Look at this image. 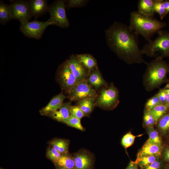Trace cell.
I'll use <instances>...</instances> for the list:
<instances>
[{"label": "cell", "instance_id": "obj_1", "mask_svg": "<svg viewBox=\"0 0 169 169\" xmlns=\"http://www.w3.org/2000/svg\"><path fill=\"white\" fill-rule=\"evenodd\" d=\"M109 48L128 64L145 63L138 35L129 26L115 21L105 31Z\"/></svg>", "mask_w": 169, "mask_h": 169}, {"label": "cell", "instance_id": "obj_2", "mask_svg": "<svg viewBox=\"0 0 169 169\" xmlns=\"http://www.w3.org/2000/svg\"><path fill=\"white\" fill-rule=\"evenodd\" d=\"M166 23L156 19L154 16L144 15L138 11L130 13L129 27L138 35L149 42L154 34L166 26Z\"/></svg>", "mask_w": 169, "mask_h": 169}, {"label": "cell", "instance_id": "obj_3", "mask_svg": "<svg viewBox=\"0 0 169 169\" xmlns=\"http://www.w3.org/2000/svg\"><path fill=\"white\" fill-rule=\"evenodd\" d=\"M163 59L157 57L149 63H145L147 68L143 75V82L148 92L159 88L168 80L169 64Z\"/></svg>", "mask_w": 169, "mask_h": 169}, {"label": "cell", "instance_id": "obj_4", "mask_svg": "<svg viewBox=\"0 0 169 169\" xmlns=\"http://www.w3.org/2000/svg\"><path fill=\"white\" fill-rule=\"evenodd\" d=\"M157 33L156 38L143 46L142 53L151 57L169 58V31L161 30Z\"/></svg>", "mask_w": 169, "mask_h": 169}, {"label": "cell", "instance_id": "obj_5", "mask_svg": "<svg viewBox=\"0 0 169 169\" xmlns=\"http://www.w3.org/2000/svg\"><path fill=\"white\" fill-rule=\"evenodd\" d=\"M95 100V106L104 110H111L115 109L119 102V92L113 83L102 90Z\"/></svg>", "mask_w": 169, "mask_h": 169}, {"label": "cell", "instance_id": "obj_6", "mask_svg": "<svg viewBox=\"0 0 169 169\" xmlns=\"http://www.w3.org/2000/svg\"><path fill=\"white\" fill-rule=\"evenodd\" d=\"M66 7L65 1L63 0L55 1L49 5L48 12L50 18L49 19L52 25H56L62 28H66L69 26Z\"/></svg>", "mask_w": 169, "mask_h": 169}, {"label": "cell", "instance_id": "obj_7", "mask_svg": "<svg viewBox=\"0 0 169 169\" xmlns=\"http://www.w3.org/2000/svg\"><path fill=\"white\" fill-rule=\"evenodd\" d=\"M20 23L19 30L26 37L36 39H40L46 28L52 25L49 19L45 22L35 19L31 22L23 20Z\"/></svg>", "mask_w": 169, "mask_h": 169}, {"label": "cell", "instance_id": "obj_8", "mask_svg": "<svg viewBox=\"0 0 169 169\" xmlns=\"http://www.w3.org/2000/svg\"><path fill=\"white\" fill-rule=\"evenodd\" d=\"M57 79L62 89L68 94L78 83L69 67L68 59L59 66L57 71Z\"/></svg>", "mask_w": 169, "mask_h": 169}, {"label": "cell", "instance_id": "obj_9", "mask_svg": "<svg viewBox=\"0 0 169 169\" xmlns=\"http://www.w3.org/2000/svg\"><path fill=\"white\" fill-rule=\"evenodd\" d=\"M71 101L80 100L90 98H96L97 94L86 79L78 82L71 90L68 94Z\"/></svg>", "mask_w": 169, "mask_h": 169}, {"label": "cell", "instance_id": "obj_10", "mask_svg": "<svg viewBox=\"0 0 169 169\" xmlns=\"http://www.w3.org/2000/svg\"><path fill=\"white\" fill-rule=\"evenodd\" d=\"M10 4L12 19L20 22L23 20L29 21L32 17L29 9L28 0H18L11 1Z\"/></svg>", "mask_w": 169, "mask_h": 169}, {"label": "cell", "instance_id": "obj_11", "mask_svg": "<svg viewBox=\"0 0 169 169\" xmlns=\"http://www.w3.org/2000/svg\"><path fill=\"white\" fill-rule=\"evenodd\" d=\"M72 155L76 169H94V156L88 150L81 149Z\"/></svg>", "mask_w": 169, "mask_h": 169}, {"label": "cell", "instance_id": "obj_12", "mask_svg": "<svg viewBox=\"0 0 169 169\" xmlns=\"http://www.w3.org/2000/svg\"><path fill=\"white\" fill-rule=\"evenodd\" d=\"M68 61L70 69L77 82L86 79L90 71L80 62L76 55L70 56Z\"/></svg>", "mask_w": 169, "mask_h": 169}, {"label": "cell", "instance_id": "obj_13", "mask_svg": "<svg viewBox=\"0 0 169 169\" xmlns=\"http://www.w3.org/2000/svg\"><path fill=\"white\" fill-rule=\"evenodd\" d=\"M28 2L31 15L35 19L48 12L49 6L47 0H29Z\"/></svg>", "mask_w": 169, "mask_h": 169}, {"label": "cell", "instance_id": "obj_14", "mask_svg": "<svg viewBox=\"0 0 169 169\" xmlns=\"http://www.w3.org/2000/svg\"><path fill=\"white\" fill-rule=\"evenodd\" d=\"M163 148L162 145L155 143L148 139L138 151L137 157L146 156L161 157Z\"/></svg>", "mask_w": 169, "mask_h": 169}, {"label": "cell", "instance_id": "obj_15", "mask_svg": "<svg viewBox=\"0 0 169 169\" xmlns=\"http://www.w3.org/2000/svg\"><path fill=\"white\" fill-rule=\"evenodd\" d=\"M66 97V96L62 93L54 96L46 106L39 110L40 114L48 116L59 109L63 104Z\"/></svg>", "mask_w": 169, "mask_h": 169}, {"label": "cell", "instance_id": "obj_16", "mask_svg": "<svg viewBox=\"0 0 169 169\" xmlns=\"http://www.w3.org/2000/svg\"><path fill=\"white\" fill-rule=\"evenodd\" d=\"M71 106V102L63 103L56 111L48 116L63 123L64 120L71 116L70 111Z\"/></svg>", "mask_w": 169, "mask_h": 169}, {"label": "cell", "instance_id": "obj_17", "mask_svg": "<svg viewBox=\"0 0 169 169\" xmlns=\"http://www.w3.org/2000/svg\"><path fill=\"white\" fill-rule=\"evenodd\" d=\"M53 163L56 169H76L74 157L69 153L62 154L60 157Z\"/></svg>", "mask_w": 169, "mask_h": 169}, {"label": "cell", "instance_id": "obj_18", "mask_svg": "<svg viewBox=\"0 0 169 169\" xmlns=\"http://www.w3.org/2000/svg\"><path fill=\"white\" fill-rule=\"evenodd\" d=\"M86 80L92 87L96 89L106 84L105 81L98 69L90 71Z\"/></svg>", "mask_w": 169, "mask_h": 169}, {"label": "cell", "instance_id": "obj_19", "mask_svg": "<svg viewBox=\"0 0 169 169\" xmlns=\"http://www.w3.org/2000/svg\"><path fill=\"white\" fill-rule=\"evenodd\" d=\"M49 145L53 147L61 154L69 153V141L68 139L54 138L48 142Z\"/></svg>", "mask_w": 169, "mask_h": 169}, {"label": "cell", "instance_id": "obj_20", "mask_svg": "<svg viewBox=\"0 0 169 169\" xmlns=\"http://www.w3.org/2000/svg\"><path fill=\"white\" fill-rule=\"evenodd\" d=\"M76 55L80 62L90 72L98 69L97 61L92 55L89 54Z\"/></svg>", "mask_w": 169, "mask_h": 169}, {"label": "cell", "instance_id": "obj_21", "mask_svg": "<svg viewBox=\"0 0 169 169\" xmlns=\"http://www.w3.org/2000/svg\"><path fill=\"white\" fill-rule=\"evenodd\" d=\"M138 12L147 16H154L153 0H140L138 4Z\"/></svg>", "mask_w": 169, "mask_h": 169}, {"label": "cell", "instance_id": "obj_22", "mask_svg": "<svg viewBox=\"0 0 169 169\" xmlns=\"http://www.w3.org/2000/svg\"><path fill=\"white\" fill-rule=\"evenodd\" d=\"M96 98L84 99L78 101V106L87 116H89L94 109L95 106Z\"/></svg>", "mask_w": 169, "mask_h": 169}, {"label": "cell", "instance_id": "obj_23", "mask_svg": "<svg viewBox=\"0 0 169 169\" xmlns=\"http://www.w3.org/2000/svg\"><path fill=\"white\" fill-rule=\"evenodd\" d=\"M12 19V16L9 5L0 1V23L4 25Z\"/></svg>", "mask_w": 169, "mask_h": 169}, {"label": "cell", "instance_id": "obj_24", "mask_svg": "<svg viewBox=\"0 0 169 169\" xmlns=\"http://www.w3.org/2000/svg\"><path fill=\"white\" fill-rule=\"evenodd\" d=\"M169 110V105L161 104L155 106L150 110L156 122V125L159 120Z\"/></svg>", "mask_w": 169, "mask_h": 169}, {"label": "cell", "instance_id": "obj_25", "mask_svg": "<svg viewBox=\"0 0 169 169\" xmlns=\"http://www.w3.org/2000/svg\"><path fill=\"white\" fill-rule=\"evenodd\" d=\"M156 125L162 135H166L169 133V110L159 120Z\"/></svg>", "mask_w": 169, "mask_h": 169}, {"label": "cell", "instance_id": "obj_26", "mask_svg": "<svg viewBox=\"0 0 169 169\" xmlns=\"http://www.w3.org/2000/svg\"><path fill=\"white\" fill-rule=\"evenodd\" d=\"M156 156H146L137 157L135 162L140 168L146 166L161 158Z\"/></svg>", "mask_w": 169, "mask_h": 169}, {"label": "cell", "instance_id": "obj_27", "mask_svg": "<svg viewBox=\"0 0 169 169\" xmlns=\"http://www.w3.org/2000/svg\"><path fill=\"white\" fill-rule=\"evenodd\" d=\"M67 125L75 128L82 131H84L85 129L82 125L80 119L71 116L63 121Z\"/></svg>", "mask_w": 169, "mask_h": 169}, {"label": "cell", "instance_id": "obj_28", "mask_svg": "<svg viewBox=\"0 0 169 169\" xmlns=\"http://www.w3.org/2000/svg\"><path fill=\"white\" fill-rule=\"evenodd\" d=\"M143 125L146 128H154L155 125H156L155 120L150 111L144 110Z\"/></svg>", "mask_w": 169, "mask_h": 169}, {"label": "cell", "instance_id": "obj_29", "mask_svg": "<svg viewBox=\"0 0 169 169\" xmlns=\"http://www.w3.org/2000/svg\"><path fill=\"white\" fill-rule=\"evenodd\" d=\"M164 1L162 0H153L155 13L158 14L161 20L166 16Z\"/></svg>", "mask_w": 169, "mask_h": 169}, {"label": "cell", "instance_id": "obj_30", "mask_svg": "<svg viewBox=\"0 0 169 169\" xmlns=\"http://www.w3.org/2000/svg\"><path fill=\"white\" fill-rule=\"evenodd\" d=\"M149 139L153 142L162 146V141L158 132L154 128H146Z\"/></svg>", "mask_w": 169, "mask_h": 169}, {"label": "cell", "instance_id": "obj_31", "mask_svg": "<svg viewBox=\"0 0 169 169\" xmlns=\"http://www.w3.org/2000/svg\"><path fill=\"white\" fill-rule=\"evenodd\" d=\"M136 137L131 132L127 133L122 139L121 143L122 146L126 149L133 144Z\"/></svg>", "mask_w": 169, "mask_h": 169}, {"label": "cell", "instance_id": "obj_32", "mask_svg": "<svg viewBox=\"0 0 169 169\" xmlns=\"http://www.w3.org/2000/svg\"><path fill=\"white\" fill-rule=\"evenodd\" d=\"M161 104V103L157 94L148 99L146 101L145 106V110L150 111L157 105Z\"/></svg>", "mask_w": 169, "mask_h": 169}, {"label": "cell", "instance_id": "obj_33", "mask_svg": "<svg viewBox=\"0 0 169 169\" xmlns=\"http://www.w3.org/2000/svg\"><path fill=\"white\" fill-rule=\"evenodd\" d=\"M61 155L58 151L49 145L47 148L46 156L53 163L57 161L60 157Z\"/></svg>", "mask_w": 169, "mask_h": 169}, {"label": "cell", "instance_id": "obj_34", "mask_svg": "<svg viewBox=\"0 0 169 169\" xmlns=\"http://www.w3.org/2000/svg\"><path fill=\"white\" fill-rule=\"evenodd\" d=\"M85 0H68L65 1L66 6L68 9L73 8L80 7L84 6L89 2Z\"/></svg>", "mask_w": 169, "mask_h": 169}, {"label": "cell", "instance_id": "obj_35", "mask_svg": "<svg viewBox=\"0 0 169 169\" xmlns=\"http://www.w3.org/2000/svg\"><path fill=\"white\" fill-rule=\"evenodd\" d=\"M166 164L161 158L140 169H164Z\"/></svg>", "mask_w": 169, "mask_h": 169}, {"label": "cell", "instance_id": "obj_36", "mask_svg": "<svg viewBox=\"0 0 169 169\" xmlns=\"http://www.w3.org/2000/svg\"><path fill=\"white\" fill-rule=\"evenodd\" d=\"M70 111L71 115L79 119L84 117L87 116L78 105H71Z\"/></svg>", "mask_w": 169, "mask_h": 169}, {"label": "cell", "instance_id": "obj_37", "mask_svg": "<svg viewBox=\"0 0 169 169\" xmlns=\"http://www.w3.org/2000/svg\"><path fill=\"white\" fill-rule=\"evenodd\" d=\"M161 157L165 163L169 164V146H166L163 148Z\"/></svg>", "mask_w": 169, "mask_h": 169}, {"label": "cell", "instance_id": "obj_38", "mask_svg": "<svg viewBox=\"0 0 169 169\" xmlns=\"http://www.w3.org/2000/svg\"><path fill=\"white\" fill-rule=\"evenodd\" d=\"M157 94L161 104H166V94L165 87L160 89Z\"/></svg>", "mask_w": 169, "mask_h": 169}, {"label": "cell", "instance_id": "obj_39", "mask_svg": "<svg viewBox=\"0 0 169 169\" xmlns=\"http://www.w3.org/2000/svg\"><path fill=\"white\" fill-rule=\"evenodd\" d=\"M164 87L166 89V104L169 105V80H167L166 84Z\"/></svg>", "mask_w": 169, "mask_h": 169}, {"label": "cell", "instance_id": "obj_40", "mask_svg": "<svg viewBox=\"0 0 169 169\" xmlns=\"http://www.w3.org/2000/svg\"><path fill=\"white\" fill-rule=\"evenodd\" d=\"M138 166L135 161H131L125 169H138Z\"/></svg>", "mask_w": 169, "mask_h": 169}, {"label": "cell", "instance_id": "obj_41", "mask_svg": "<svg viewBox=\"0 0 169 169\" xmlns=\"http://www.w3.org/2000/svg\"><path fill=\"white\" fill-rule=\"evenodd\" d=\"M164 4L165 10V14L166 16L169 13V0L164 1Z\"/></svg>", "mask_w": 169, "mask_h": 169}, {"label": "cell", "instance_id": "obj_42", "mask_svg": "<svg viewBox=\"0 0 169 169\" xmlns=\"http://www.w3.org/2000/svg\"><path fill=\"white\" fill-rule=\"evenodd\" d=\"M164 169H169V164H166Z\"/></svg>", "mask_w": 169, "mask_h": 169}, {"label": "cell", "instance_id": "obj_43", "mask_svg": "<svg viewBox=\"0 0 169 169\" xmlns=\"http://www.w3.org/2000/svg\"></svg>", "mask_w": 169, "mask_h": 169}, {"label": "cell", "instance_id": "obj_44", "mask_svg": "<svg viewBox=\"0 0 169 169\" xmlns=\"http://www.w3.org/2000/svg\"><path fill=\"white\" fill-rule=\"evenodd\" d=\"M0 169H3L1 168Z\"/></svg>", "mask_w": 169, "mask_h": 169}, {"label": "cell", "instance_id": "obj_45", "mask_svg": "<svg viewBox=\"0 0 169 169\" xmlns=\"http://www.w3.org/2000/svg\"><path fill=\"white\" fill-rule=\"evenodd\" d=\"M168 141H169V139H168Z\"/></svg>", "mask_w": 169, "mask_h": 169}]
</instances>
